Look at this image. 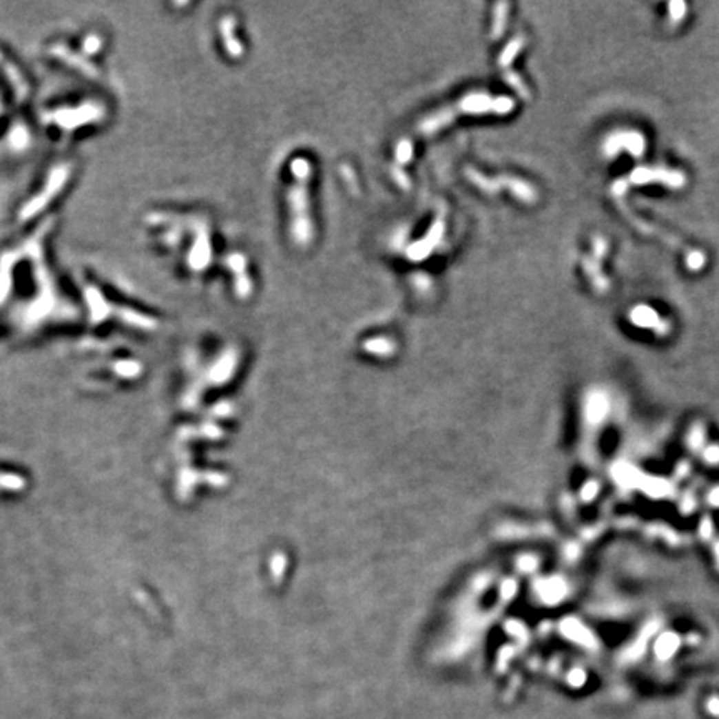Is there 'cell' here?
<instances>
[{
  "label": "cell",
  "instance_id": "cell-14",
  "mask_svg": "<svg viewBox=\"0 0 719 719\" xmlns=\"http://www.w3.org/2000/svg\"><path fill=\"white\" fill-rule=\"evenodd\" d=\"M523 47H525V37H523V35H514V37L503 47L501 54H499L498 57V65L499 69H501V74L513 70L511 65H513V62L517 60L519 52L523 50Z\"/></svg>",
  "mask_w": 719,
  "mask_h": 719
},
{
  "label": "cell",
  "instance_id": "cell-2",
  "mask_svg": "<svg viewBox=\"0 0 719 719\" xmlns=\"http://www.w3.org/2000/svg\"><path fill=\"white\" fill-rule=\"evenodd\" d=\"M290 185L286 190L289 205V230L291 242L297 247H309L313 240V220L310 207L311 163L305 157H295L289 165Z\"/></svg>",
  "mask_w": 719,
  "mask_h": 719
},
{
  "label": "cell",
  "instance_id": "cell-6",
  "mask_svg": "<svg viewBox=\"0 0 719 719\" xmlns=\"http://www.w3.org/2000/svg\"><path fill=\"white\" fill-rule=\"evenodd\" d=\"M102 117V110L95 103H80V105L63 107V109H55L47 114V122L50 125H57L60 129L69 130L83 127L85 123L95 122Z\"/></svg>",
  "mask_w": 719,
  "mask_h": 719
},
{
  "label": "cell",
  "instance_id": "cell-3",
  "mask_svg": "<svg viewBox=\"0 0 719 719\" xmlns=\"http://www.w3.org/2000/svg\"><path fill=\"white\" fill-rule=\"evenodd\" d=\"M513 110L514 100L508 95L493 97L488 92H471L455 103H450L423 118L418 130L421 135H433L448 127L461 115H508Z\"/></svg>",
  "mask_w": 719,
  "mask_h": 719
},
{
  "label": "cell",
  "instance_id": "cell-5",
  "mask_svg": "<svg viewBox=\"0 0 719 719\" xmlns=\"http://www.w3.org/2000/svg\"><path fill=\"white\" fill-rule=\"evenodd\" d=\"M72 177V167L69 163H60L55 165L54 169L49 171L47 178L43 180L42 189H40L34 197L27 200L23 203L22 210H20V218L22 220H30L35 215H39L40 211L45 210L52 202H55V198L62 194V190L65 189V185L69 183Z\"/></svg>",
  "mask_w": 719,
  "mask_h": 719
},
{
  "label": "cell",
  "instance_id": "cell-10",
  "mask_svg": "<svg viewBox=\"0 0 719 719\" xmlns=\"http://www.w3.org/2000/svg\"><path fill=\"white\" fill-rule=\"evenodd\" d=\"M608 251V243L603 237H594L593 240V257L583 258V270L588 275L591 285L596 291H606L609 286L608 278L601 271V260Z\"/></svg>",
  "mask_w": 719,
  "mask_h": 719
},
{
  "label": "cell",
  "instance_id": "cell-13",
  "mask_svg": "<svg viewBox=\"0 0 719 719\" xmlns=\"http://www.w3.org/2000/svg\"><path fill=\"white\" fill-rule=\"evenodd\" d=\"M631 322L634 325L643 326V329H653L663 333V331L668 330V325L659 318V315L653 309H649L648 305H638L631 310L629 313Z\"/></svg>",
  "mask_w": 719,
  "mask_h": 719
},
{
  "label": "cell",
  "instance_id": "cell-11",
  "mask_svg": "<svg viewBox=\"0 0 719 719\" xmlns=\"http://www.w3.org/2000/svg\"><path fill=\"white\" fill-rule=\"evenodd\" d=\"M443 235H445V218L438 217L431 223V227L428 231H426L425 237L419 238L417 243H411L408 249H406V257H408L411 262H421V260L428 258L431 251L439 245Z\"/></svg>",
  "mask_w": 719,
  "mask_h": 719
},
{
  "label": "cell",
  "instance_id": "cell-18",
  "mask_svg": "<svg viewBox=\"0 0 719 719\" xmlns=\"http://www.w3.org/2000/svg\"><path fill=\"white\" fill-rule=\"evenodd\" d=\"M686 15V6L682 2L669 3V19L673 23H679Z\"/></svg>",
  "mask_w": 719,
  "mask_h": 719
},
{
  "label": "cell",
  "instance_id": "cell-16",
  "mask_svg": "<svg viewBox=\"0 0 719 719\" xmlns=\"http://www.w3.org/2000/svg\"><path fill=\"white\" fill-rule=\"evenodd\" d=\"M411 157H413V143L410 140H402L395 150V162H397V165H405L410 162Z\"/></svg>",
  "mask_w": 719,
  "mask_h": 719
},
{
  "label": "cell",
  "instance_id": "cell-12",
  "mask_svg": "<svg viewBox=\"0 0 719 719\" xmlns=\"http://www.w3.org/2000/svg\"><path fill=\"white\" fill-rule=\"evenodd\" d=\"M237 19L233 15H225L218 23V34L222 39V45L225 49L227 55L230 59L238 60L243 57L245 54V47H243L242 39L237 34Z\"/></svg>",
  "mask_w": 719,
  "mask_h": 719
},
{
  "label": "cell",
  "instance_id": "cell-7",
  "mask_svg": "<svg viewBox=\"0 0 719 719\" xmlns=\"http://www.w3.org/2000/svg\"><path fill=\"white\" fill-rule=\"evenodd\" d=\"M225 269H229L233 283V291L238 300H247L253 293V282L249 271V260L240 251H231L227 255Z\"/></svg>",
  "mask_w": 719,
  "mask_h": 719
},
{
  "label": "cell",
  "instance_id": "cell-1",
  "mask_svg": "<svg viewBox=\"0 0 719 719\" xmlns=\"http://www.w3.org/2000/svg\"><path fill=\"white\" fill-rule=\"evenodd\" d=\"M147 223L154 237L165 249L174 251L191 275H202L211 263V230L209 220L200 215H177L158 211Z\"/></svg>",
  "mask_w": 719,
  "mask_h": 719
},
{
  "label": "cell",
  "instance_id": "cell-19",
  "mask_svg": "<svg viewBox=\"0 0 719 719\" xmlns=\"http://www.w3.org/2000/svg\"><path fill=\"white\" fill-rule=\"evenodd\" d=\"M365 345H366V348H368V350L386 351V350H388L390 342H386V340H370V342H366Z\"/></svg>",
  "mask_w": 719,
  "mask_h": 719
},
{
  "label": "cell",
  "instance_id": "cell-4",
  "mask_svg": "<svg viewBox=\"0 0 719 719\" xmlns=\"http://www.w3.org/2000/svg\"><path fill=\"white\" fill-rule=\"evenodd\" d=\"M465 177L471 185L477 187L478 190L485 191L488 195H497L499 191L506 190L513 195L518 202L533 205L538 202V190L536 187L531 185L525 178L517 177V175H498V177H488L483 171L477 169H465Z\"/></svg>",
  "mask_w": 719,
  "mask_h": 719
},
{
  "label": "cell",
  "instance_id": "cell-8",
  "mask_svg": "<svg viewBox=\"0 0 719 719\" xmlns=\"http://www.w3.org/2000/svg\"><path fill=\"white\" fill-rule=\"evenodd\" d=\"M603 149H605L606 157H614L623 150H626L633 157H641L645 154V138L639 132L634 130L614 132L605 140Z\"/></svg>",
  "mask_w": 719,
  "mask_h": 719
},
{
  "label": "cell",
  "instance_id": "cell-17",
  "mask_svg": "<svg viewBox=\"0 0 719 719\" xmlns=\"http://www.w3.org/2000/svg\"><path fill=\"white\" fill-rule=\"evenodd\" d=\"M705 262H706V258L701 251H689L688 258H686V265H688V269L693 271L701 270L702 265H705Z\"/></svg>",
  "mask_w": 719,
  "mask_h": 719
},
{
  "label": "cell",
  "instance_id": "cell-9",
  "mask_svg": "<svg viewBox=\"0 0 719 719\" xmlns=\"http://www.w3.org/2000/svg\"><path fill=\"white\" fill-rule=\"evenodd\" d=\"M628 182L636 183V185H645V183H663V185H668L669 189H681V187L685 185V177H682L681 171L676 170L661 169V167H656V169L639 167V169L633 170Z\"/></svg>",
  "mask_w": 719,
  "mask_h": 719
},
{
  "label": "cell",
  "instance_id": "cell-15",
  "mask_svg": "<svg viewBox=\"0 0 719 719\" xmlns=\"http://www.w3.org/2000/svg\"><path fill=\"white\" fill-rule=\"evenodd\" d=\"M510 15V3L498 2L493 7V20H491V39L498 40L505 34L506 23H508Z\"/></svg>",
  "mask_w": 719,
  "mask_h": 719
}]
</instances>
